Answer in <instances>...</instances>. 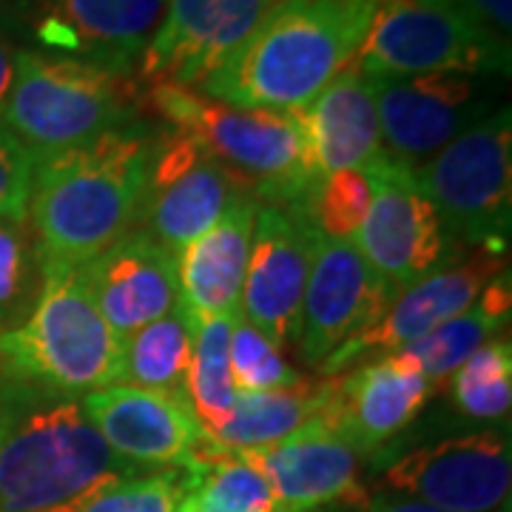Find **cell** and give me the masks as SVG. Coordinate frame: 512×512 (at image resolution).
Instances as JSON below:
<instances>
[{"instance_id": "26", "label": "cell", "mask_w": 512, "mask_h": 512, "mask_svg": "<svg viewBox=\"0 0 512 512\" xmlns=\"http://www.w3.org/2000/svg\"><path fill=\"white\" fill-rule=\"evenodd\" d=\"M183 470L185 495L177 512H282L271 484L254 464L208 436Z\"/></svg>"}, {"instance_id": "5", "label": "cell", "mask_w": 512, "mask_h": 512, "mask_svg": "<svg viewBox=\"0 0 512 512\" xmlns=\"http://www.w3.org/2000/svg\"><path fill=\"white\" fill-rule=\"evenodd\" d=\"M123 342L94 302L86 271L40 262V291L20 328L0 339V373L69 396L120 382Z\"/></svg>"}, {"instance_id": "24", "label": "cell", "mask_w": 512, "mask_h": 512, "mask_svg": "<svg viewBox=\"0 0 512 512\" xmlns=\"http://www.w3.org/2000/svg\"><path fill=\"white\" fill-rule=\"evenodd\" d=\"M330 396V379H308L265 393H237L231 416L208 439L228 450H256L288 439L308 421L319 419Z\"/></svg>"}, {"instance_id": "36", "label": "cell", "mask_w": 512, "mask_h": 512, "mask_svg": "<svg viewBox=\"0 0 512 512\" xmlns=\"http://www.w3.org/2000/svg\"><path fill=\"white\" fill-rule=\"evenodd\" d=\"M359 512H450L441 510V507H433V504H421V501H413V498H402V495H379L373 501H367L359 507Z\"/></svg>"}, {"instance_id": "10", "label": "cell", "mask_w": 512, "mask_h": 512, "mask_svg": "<svg viewBox=\"0 0 512 512\" xmlns=\"http://www.w3.org/2000/svg\"><path fill=\"white\" fill-rule=\"evenodd\" d=\"M501 274H507V251L470 248L467 256L444 259L436 271L396 293V299L370 328L359 330L353 339L333 350L319 365V373L333 379L370 359L399 353L424 333L439 328L441 322L473 308L481 291Z\"/></svg>"}, {"instance_id": "12", "label": "cell", "mask_w": 512, "mask_h": 512, "mask_svg": "<svg viewBox=\"0 0 512 512\" xmlns=\"http://www.w3.org/2000/svg\"><path fill=\"white\" fill-rule=\"evenodd\" d=\"M510 484V436L495 427L416 447L384 470V487L390 495L450 512H495L507 507Z\"/></svg>"}, {"instance_id": "32", "label": "cell", "mask_w": 512, "mask_h": 512, "mask_svg": "<svg viewBox=\"0 0 512 512\" xmlns=\"http://www.w3.org/2000/svg\"><path fill=\"white\" fill-rule=\"evenodd\" d=\"M228 365H231V379H234L237 393H265V390L288 387L302 379V373L285 362L282 350L271 345L242 316H237L234 330H231Z\"/></svg>"}, {"instance_id": "11", "label": "cell", "mask_w": 512, "mask_h": 512, "mask_svg": "<svg viewBox=\"0 0 512 512\" xmlns=\"http://www.w3.org/2000/svg\"><path fill=\"white\" fill-rule=\"evenodd\" d=\"M365 171L370 177V208L353 245L384 285L402 293L444 262L447 237L433 202L424 197L410 168L382 151Z\"/></svg>"}, {"instance_id": "29", "label": "cell", "mask_w": 512, "mask_h": 512, "mask_svg": "<svg viewBox=\"0 0 512 512\" xmlns=\"http://www.w3.org/2000/svg\"><path fill=\"white\" fill-rule=\"evenodd\" d=\"M456 407L476 421L510 416L512 404V345L510 339H490L467 356V362L447 379Z\"/></svg>"}, {"instance_id": "15", "label": "cell", "mask_w": 512, "mask_h": 512, "mask_svg": "<svg viewBox=\"0 0 512 512\" xmlns=\"http://www.w3.org/2000/svg\"><path fill=\"white\" fill-rule=\"evenodd\" d=\"M276 0H168L148 40L137 80L154 86L200 89L256 29Z\"/></svg>"}, {"instance_id": "33", "label": "cell", "mask_w": 512, "mask_h": 512, "mask_svg": "<svg viewBox=\"0 0 512 512\" xmlns=\"http://www.w3.org/2000/svg\"><path fill=\"white\" fill-rule=\"evenodd\" d=\"M185 495V470L168 467L131 476L100 493L83 512H177Z\"/></svg>"}, {"instance_id": "27", "label": "cell", "mask_w": 512, "mask_h": 512, "mask_svg": "<svg viewBox=\"0 0 512 512\" xmlns=\"http://www.w3.org/2000/svg\"><path fill=\"white\" fill-rule=\"evenodd\" d=\"M191 345H194V322L180 302L177 311L131 333L123 342L120 382L185 399Z\"/></svg>"}, {"instance_id": "2", "label": "cell", "mask_w": 512, "mask_h": 512, "mask_svg": "<svg viewBox=\"0 0 512 512\" xmlns=\"http://www.w3.org/2000/svg\"><path fill=\"white\" fill-rule=\"evenodd\" d=\"M140 473L100 439L80 396L0 373V512H83Z\"/></svg>"}, {"instance_id": "20", "label": "cell", "mask_w": 512, "mask_h": 512, "mask_svg": "<svg viewBox=\"0 0 512 512\" xmlns=\"http://www.w3.org/2000/svg\"><path fill=\"white\" fill-rule=\"evenodd\" d=\"M271 484L282 512L367 504L359 456L322 419L308 421L271 447L239 450Z\"/></svg>"}, {"instance_id": "37", "label": "cell", "mask_w": 512, "mask_h": 512, "mask_svg": "<svg viewBox=\"0 0 512 512\" xmlns=\"http://www.w3.org/2000/svg\"><path fill=\"white\" fill-rule=\"evenodd\" d=\"M12 80H15V49L9 46V40L0 32V111H3V103L9 97Z\"/></svg>"}, {"instance_id": "16", "label": "cell", "mask_w": 512, "mask_h": 512, "mask_svg": "<svg viewBox=\"0 0 512 512\" xmlns=\"http://www.w3.org/2000/svg\"><path fill=\"white\" fill-rule=\"evenodd\" d=\"M237 183L188 134H157L148 163L143 220L151 237L177 256L200 239L237 200Z\"/></svg>"}, {"instance_id": "14", "label": "cell", "mask_w": 512, "mask_h": 512, "mask_svg": "<svg viewBox=\"0 0 512 512\" xmlns=\"http://www.w3.org/2000/svg\"><path fill=\"white\" fill-rule=\"evenodd\" d=\"M316 231L302 205H259L239 316L279 350L296 348Z\"/></svg>"}, {"instance_id": "3", "label": "cell", "mask_w": 512, "mask_h": 512, "mask_svg": "<svg viewBox=\"0 0 512 512\" xmlns=\"http://www.w3.org/2000/svg\"><path fill=\"white\" fill-rule=\"evenodd\" d=\"M379 0H276L197 92L237 109L302 111L356 60Z\"/></svg>"}, {"instance_id": "1", "label": "cell", "mask_w": 512, "mask_h": 512, "mask_svg": "<svg viewBox=\"0 0 512 512\" xmlns=\"http://www.w3.org/2000/svg\"><path fill=\"white\" fill-rule=\"evenodd\" d=\"M154 137L137 120L35 157L26 222L40 262L83 268L137 231Z\"/></svg>"}, {"instance_id": "21", "label": "cell", "mask_w": 512, "mask_h": 512, "mask_svg": "<svg viewBox=\"0 0 512 512\" xmlns=\"http://www.w3.org/2000/svg\"><path fill=\"white\" fill-rule=\"evenodd\" d=\"M94 302L120 342L180 308L177 256L137 228L83 265Z\"/></svg>"}, {"instance_id": "18", "label": "cell", "mask_w": 512, "mask_h": 512, "mask_svg": "<svg viewBox=\"0 0 512 512\" xmlns=\"http://www.w3.org/2000/svg\"><path fill=\"white\" fill-rule=\"evenodd\" d=\"M80 404L111 453L146 473L185 467L205 439L183 396L114 382L80 396Z\"/></svg>"}, {"instance_id": "9", "label": "cell", "mask_w": 512, "mask_h": 512, "mask_svg": "<svg viewBox=\"0 0 512 512\" xmlns=\"http://www.w3.org/2000/svg\"><path fill=\"white\" fill-rule=\"evenodd\" d=\"M168 0H0V29L40 55L134 77Z\"/></svg>"}, {"instance_id": "25", "label": "cell", "mask_w": 512, "mask_h": 512, "mask_svg": "<svg viewBox=\"0 0 512 512\" xmlns=\"http://www.w3.org/2000/svg\"><path fill=\"white\" fill-rule=\"evenodd\" d=\"M512 308L510 276H495L481 291L473 308L441 322L439 328L424 333L413 345L399 350L410 365H416L430 379L433 387L447 382L458 367L467 362L484 342L495 339V333L507 328Z\"/></svg>"}, {"instance_id": "30", "label": "cell", "mask_w": 512, "mask_h": 512, "mask_svg": "<svg viewBox=\"0 0 512 512\" xmlns=\"http://www.w3.org/2000/svg\"><path fill=\"white\" fill-rule=\"evenodd\" d=\"M40 291V256L29 222L0 220V339L20 328Z\"/></svg>"}, {"instance_id": "7", "label": "cell", "mask_w": 512, "mask_h": 512, "mask_svg": "<svg viewBox=\"0 0 512 512\" xmlns=\"http://www.w3.org/2000/svg\"><path fill=\"white\" fill-rule=\"evenodd\" d=\"M356 63L373 77L510 74V40L467 0H379Z\"/></svg>"}, {"instance_id": "19", "label": "cell", "mask_w": 512, "mask_h": 512, "mask_svg": "<svg viewBox=\"0 0 512 512\" xmlns=\"http://www.w3.org/2000/svg\"><path fill=\"white\" fill-rule=\"evenodd\" d=\"M433 393L436 387L419 367L402 353H387L333 376L319 419L348 441L356 456H367L396 439Z\"/></svg>"}, {"instance_id": "6", "label": "cell", "mask_w": 512, "mask_h": 512, "mask_svg": "<svg viewBox=\"0 0 512 512\" xmlns=\"http://www.w3.org/2000/svg\"><path fill=\"white\" fill-rule=\"evenodd\" d=\"M0 123L35 157L52 154L137 123V86L83 60L18 49Z\"/></svg>"}, {"instance_id": "34", "label": "cell", "mask_w": 512, "mask_h": 512, "mask_svg": "<svg viewBox=\"0 0 512 512\" xmlns=\"http://www.w3.org/2000/svg\"><path fill=\"white\" fill-rule=\"evenodd\" d=\"M35 154L0 123V220H26Z\"/></svg>"}, {"instance_id": "35", "label": "cell", "mask_w": 512, "mask_h": 512, "mask_svg": "<svg viewBox=\"0 0 512 512\" xmlns=\"http://www.w3.org/2000/svg\"><path fill=\"white\" fill-rule=\"evenodd\" d=\"M473 9H476V15L490 29H493L495 35L504 37V40H510V29H512V0H467Z\"/></svg>"}, {"instance_id": "17", "label": "cell", "mask_w": 512, "mask_h": 512, "mask_svg": "<svg viewBox=\"0 0 512 512\" xmlns=\"http://www.w3.org/2000/svg\"><path fill=\"white\" fill-rule=\"evenodd\" d=\"M393 299L396 291L373 274L353 242L316 234L293 350L305 365L319 367L339 345L370 328Z\"/></svg>"}, {"instance_id": "13", "label": "cell", "mask_w": 512, "mask_h": 512, "mask_svg": "<svg viewBox=\"0 0 512 512\" xmlns=\"http://www.w3.org/2000/svg\"><path fill=\"white\" fill-rule=\"evenodd\" d=\"M382 151L410 171H419L458 134L481 123L493 100L481 77L458 72L376 77Z\"/></svg>"}, {"instance_id": "22", "label": "cell", "mask_w": 512, "mask_h": 512, "mask_svg": "<svg viewBox=\"0 0 512 512\" xmlns=\"http://www.w3.org/2000/svg\"><path fill=\"white\" fill-rule=\"evenodd\" d=\"M259 202L239 194L200 239L177 254L180 302L191 322L239 313Z\"/></svg>"}, {"instance_id": "28", "label": "cell", "mask_w": 512, "mask_h": 512, "mask_svg": "<svg viewBox=\"0 0 512 512\" xmlns=\"http://www.w3.org/2000/svg\"><path fill=\"white\" fill-rule=\"evenodd\" d=\"M239 313L211 316L194 322L191 365L185 376V399L205 433H214L231 416L237 402V387L228 365V342Z\"/></svg>"}, {"instance_id": "4", "label": "cell", "mask_w": 512, "mask_h": 512, "mask_svg": "<svg viewBox=\"0 0 512 512\" xmlns=\"http://www.w3.org/2000/svg\"><path fill=\"white\" fill-rule=\"evenodd\" d=\"M148 109L197 140L242 194L268 205H305L319 171L299 111L237 109L197 89H146Z\"/></svg>"}, {"instance_id": "31", "label": "cell", "mask_w": 512, "mask_h": 512, "mask_svg": "<svg viewBox=\"0 0 512 512\" xmlns=\"http://www.w3.org/2000/svg\"><path fill=\"white\" fill-rule=\"evenodd\" d=\"M313 231L325 239L353 242L370 208V177L365 168H350L319 177L305 200Z\"/></svg>"}, {"instance_id": "23", "label": "cell", "mask_w": 512, "mask_h": 512, "mask_svg": "<svg viewBox=\"0 0 512 512\" xmlns=\"http://www.w3.org/2000/svg\"><path fill=\"white\" fill-rule=\"evenodd\" d=\"M302 114L319 177L365 168L382 154L376 77L350 60Z\"/></svg>"}, {"instance_id": "8", "label": "cell", "mask_w": 512, "mask_h": 512, "mask_svg": "<svg viewBox=\"0 0 512 512\" xmlns=\"http://www.w3.org/2000/svg\"><path fill=\"white\" fill-rule=\"evenodd\" d=\"M439 214L444 237L467 248L507 251L512 217V120L493 111L413 171Z\"/></svg>"}]
</instances>
